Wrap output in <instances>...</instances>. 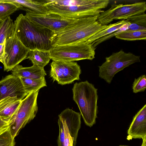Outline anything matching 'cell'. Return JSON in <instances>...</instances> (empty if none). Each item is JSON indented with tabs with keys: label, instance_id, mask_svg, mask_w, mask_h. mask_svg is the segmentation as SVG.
I'll return each mask as SVG.
<instances>
[{
	"label": "cell",
	"instance_id": "obj_1",
	"mask_svg": "<svg viewBox=\"0 0 146 146\" xmlns=\"http://www.w3.org/2000/svg\"><path fill=\"white\" fill-rule=\"evenodd\" d=\"M15 31L23 44L30 50L49 52L55 33L31 21L23 14L14 21Z\"/></svg>",
	"mask_w": 146,
	"mask_h": 146
},
{
	"label": "cell",
	"instance_id": "obj_2",
	"mask_svg": "<svg viewBox=\"0 0 146 146\" xmlns=\"http://www.w3.org/2000/svg\"><path fill=\"white\" fill-rule=\"evenodd\" d=\"M109 2V0H46L45 5L48 12L77 19L100 14Z\"/></svg>",
	"mask_w": 146,
	"mask_h": 146
},
{
	"label": "cell",
	"instance_id": "obj_3",
	"mask_svg": "<svg viewBox=\"0 0 146 146\" xmlns=\"http://www.w3.org/2000/svg\"><path fill=\"white\" fill-rule=\"evenodd\" d=\"M99 15L76 19L62 30L55 33L52 46L85 41L104 29L108 25H102L97 21Z\"/></svg>",
	"mask_w": 146,
	"mask_h": 146
},
{
	"label": "cell",
	"instance_id": "obj_4",
	"mask_svg": "<svg viewBox=\"0 0 146 146\" xmlns=\"http://www.w3.org/2000/svg\"><path fill=\"white\" fill-rule=\"evenodd\" d=\"M73 100L77 105L85 124L91 127L98 112V89L87 80L76 82L72 88Z\"/></svg>",
	"mask_w": 146,
	"mask_h": 146
},
{
	"label": "cell",
	"instance_id": "obj_5",
	"mask_svg": "<svg viewBox=\"0 0 146 146\" xmlns=\"http://www.w3.org/2000/svg\"><path fill=\"white\" fill-rule=\"evenodd\" d=\"M95 49L85 41L53 47L49 51L50 59L67 62H74L95 58Z\"/></svg>",
	"mask_w": 146,
	"mask_h": 146
},
{
	"label": "cell",
	"instance_id": "obj_6",
	"mask_svg": "<svg viewBox=\"0 0 146 146\" xmlns=\"http://www.w3.org/2000/svg\"><path fill=\"white\" fill-rule=\"evenodd\" d=\"M106 60L98 66L99 77L110 84L113 77L117 72L134 63L140 62V56L122 50L105 58Z\"/></svg>",
	"mask_w": 146,
	"mask_h": 146
},
{
	"label": "cell",
	"instance_id": "obj_7",
	"mask_svg": "<svg viewBox=\"0 0 146 146\" xmlns=\"http://www.w3.org/2000/svg\"><path fill=\"white\" fill-rule=\"evenodd\" d=\"M39 91L29 93L22 100L16 114L8 123L9 129L14 138L35 117L38 111L37 100Z\"/></svg>",
	"mask_w": 146,
	"mask_h": 146
},
{
	"label": "cell",
	"instance_id": "obj_8",
	"mask_svg": "<svg viewBox=\"0 0 146 146\" xmlns=\"http://www.w3.org/2000/svg\"><path fill=\"white\" fill-rule=\"evenodd\" d=\"M146 10L145 1L130 4H111L109 9L100 14L97 21L102 25H108L114 20H126L132 16L145 13Z\"/></svg>",
	"mask_w": 146,
	"mask_h": 146
},
{
	"label": "cell",
	"instance_id": "obj_9",
	"mask_svg": "<svg viewBox=\"0 0 146 146\" xmlns=\"http://www.w3.org/2000/svg\"><path fill=\"white\" fill-rule=\"evenodd\" d=\"M30 50L19 40L14 30L6 39L3 63L4 71H11L26 59Z\"/></svg>",
	"mask_w": 146,
	"mask_h": 146
},
{
	"label": "cell",
	"instance_id": "obj_10",
	"mask_svg": "<svg viewBox=\"0 0 146 146\" xmlns=\"http://www.w3.org/2000/svg\"><path fill=\"white\" fill-rule=\"evenodd\" d=\"M50 66V76L58 84H69L80 79L81 70L76 62L54 60Z\"/></svg>",
	"mask_w": 146,
	"mask_h": 146
},
{
	"label": "cell",
	"instance_id": "obj_11",
	"mask_svg": "<svg viewBox=\"0 0 146 146\" xmlns=\"http://www.w3.org/2000/svg\"><path fill=\"white\" fill-rule=\"evenodd\" d=\"M25 16L33 22L55 33L62 30L76 20L67 18L57 14L49 12L38 14L27 12Z\"/></svg>",
	"mask_w": 146,
	"mask_h": 146
},
{
	"label": "cell",
	"instance_id": "obj_12",
	"mask_svg": "<svg viewBox=\"0 0 146 146\" xmlns=\"http://www.w3.org/2000/svg\"><path fill=\"white\" fill-rule=\"evenodd\" d=\"M28 94L19 77L12 74L0 81V100L7 97H15L22 100Z\"/></svg>",
	"mask_w": 146,
	"mask_h": 146
},
{
	"label": "cell",
	"instance_id": "obj_13",
	"mask_svg": "<svg viewBox=\"0 0 146 146\" xmlns=\"http://www.w3.org/2000/svg\"><path fill=\"white\" fill-rule=\"evenodd\" d=\"M127 140L146 138V104L133 117L127 131Z\"/></svg>",
	"mask_w": 146,
	"mask_h": 146
},
{
	"label": "cell",
	"instance_id": "obj_14",
	"mask_svg": "<svg viewBox=\"0 0 146 146\" xmlns=\"http://www.w3.org/2000/svg\"><path fill=\"white\" fill-rule=\"evenodd\" d=\"M58 117V119L66 124L73 138V146H76L78 133L81 125V114L68 108L63 110Z\"/></svg>",
	"mask_w": 146,
	"mask_h": 146
},
{
	"label": "cell",
	"instance_id": "obj_15",
	"mask_svg": "<svg viewBox=\"0 0 146 146\" xmlns=\"http://www.w3.org/2000/svg\"><path fill=\"white\" fill-rule=\"evenodd\" d=\"M22 100L17 97L9 96L0 100V117L8 123L17 113Z\"/></svg>",
	"mask_w": 146,
	"mask_h": 146
},
{
	"label": "cell",
	"instance_id": "obj_16",
	"mask_svg": "<svg viewBox=\"0 0 146 146\" xmlns=\"http://www.w3.org/2000/svg\"><path fill=\"white\" fill-rule=\"evenodd\" d=\"M11 71L13 75L19 77L31 79L44 78L46 75L44 68L34 65L29 67H24L19 64Z\"/></svg>",
	"mask_w": 146,
	"mask_h": 146
},
{
	"label": "cell",
	"instance_id": "obj_17",
	"mask_svg": "<svg viewBox=\"0 0 146 146\" xmlns=\"http://www.w3.org/2000/svg\"><path fill=\"white\" fill-rule=\"evenodd\" d=\"M21 5L22 9L31 13L38 14H43L48 13L45 5L46 0H7Z\"/></svg>",
	"mask_w": 146,
	"mask_h": 146
},
{
	"label": "cell",
	"instance_id": "obj_18",
	"mask_svg": "<svg viewBox=\"0 0 146 146\" xmlns=\"http://www.w3.org/2000/svg\"><path fill=\"white\" fill-rule=\"evenodd\" d=\"M27 58L29 59L33 65L43 68L48 64L50 59L49 52L38 50H30Z\"/></svg>",
	"mask_w": 146,
	"mask_h": 146
},
{
	"label": "cell",
	"instance_id": "obj_19",
	"mask_svg": "<svg viewBox=\"0 0 146 146\" xmlns=\"http://www.w3.org/2000/svg\"><path fill=\"white\" fill-rule=\"evenodd\" d=\"M126 20L130 24L124 32L146 30V15L145 13L134 15Z\"/></svg>",
	"mask_w": 146,
	"mask_h": 146
},
{
	"label": "cell",
	"instance_id": "obj_20",
	"mask_svg": "<svg viewBox=\"0 0 146 146\" xmlns=\"http://www.w3.org/2000/svg\"><path fill=\"white\" fill-rule=\"evenodd\" d=\"M20 78L25 89L28 94L39 91L41 88L47 86L45 78L34 79Z\"/></svg>",
	"mask_w": 146,
	"mask_h": 146
},
{
	"label": "cell",
	"instance_id": "obj_21",
	"mask_svg": "<svg viewBox=\"0 0 146 146\" xmlns=\"http://www.w3.org/2000/svg\"><path fill=\"white\" fill-rule=\"evenodd\" d=\"M22 6L7 0H0V23L15 11L22 8Z\"/></svg>",
	"mask_w": 146,
	"mask_h": 146
},
{
	"label": "cell",
	"instance_id": "obj_22",
	"mask_svg": "<svg viewBox=\"0 0 146 146\" xmlns=\"http://www.w3.org/2000/svg\"><path fill=\"white\" fill-rule=\"evenodd\" d=\"M127 22L126 20H123L108 25L106 28L92 36L85 42L90 44L95 40L117 31Z\"/></svg>",
	"mask_w": 146,
	"mask_h": 146
},
{
	"label": "cell",
	"instance_id": "obj_23",
	"mask_svg": "<svg viewBox=\"0 0 146 146\" xmlns=\"http://www.w3.org/2000/svg\"><path fill=\"white\" fill-rule=\"evenodd\" d=\"M15 30L14 24L9 16L0 23V44L3 43Z\"/></svg>",
	"mask_w": 146,
	"mask_h": 146
},
{
	"label": "cell",
	"instance_id": "obj_24",
	"mask_svg": "<svg viewBox=\"0 0 146 146\" xmlns=\"http://www.w3.org/2000/svg\"><path fill=\"white\" fill-rule=\"evenodd\" d=\"M116 38L128 41L146 40V30L126 31L115 36Z\"/></svg>",
	"mask_w": 146,
	"mask_h": 146
},
{
	"label": "cell",
	"instance_id": "obj_25",
	"mask_svg": "<svg viewBox=\"0 0 146 146\" xmlns=\"http://www.w3.org/2000/svg\"><path fill=\"white\" fill-rule=\"evenodd\" d=\"M130 24V23L127 21V23L124 24L117 31L95 40L90 44L95 49L96 47L99 44L110 39L114 36H115L116 35L125 31L128 28Z\"/></svg>",
	"mask_w": 146,
	"mask_h": 146
},
{
	"label": "cell",
	"instance_id": "obj_26",
	"mask_svg": "<svg viewBox=\"0 0 146 146\" xmlns=\"http://www.w3.org/2000/svg\"><path fill=\"white\" fill-rule=\"evenodd\" d=\"M133 92L137 93L144 92L146 88V76L142 75L135 78L132 86Z\"/></svg>",
	"mask_w": 146,
	"mask_h": 146
},
{
	"label": "cell",
	"instance_id": "obj_27",
	"mask_svg": "<svg viewBox=\"0 0 146 146\" xmlns=\"http://www.w3.org/2000/svg\"><path fill=\"white\" fill-rule=\"evenodd\" d=\"M14 138L9 129L0 134V146H14Z\"/></svg>",
	"mask_w": 146,
	"mask_h": 146
},
{
	"label": "cell",
	"instance_id": "obj_28",
	"mask_svg": "<svg viewBox=\"0 0 146 146\" xmlns=\"http://www.w3.org/2000/svg\"><path fill=\"white\" fill-rule=\"evenodd\" d=\"M58 119L62 122L64 126V146H73V138L70 135L67 127L64 122Z\"/></svg>",
	"mask_w": 146,
	"mask_h": 146
},
{
	"label": "cell",
	"instance_id": "obj_29",
	"mask_svg": "<svg viewBox=\"0 0 146 146\" xmlns=\"http://www.w3.org/2000/svg\"><path fill=\"white\" fill-rule=\"evenodd\" d=\"M58 125L59 127V134L57 139L58 146H64V129L62 122L58 119Z\"/></svg>",
	"mask_w": 146,
	"mask_h": 146
},
{
	"label": "cell",
	"instance_id": "obj_30",
	"mask_svg": "<svg viewBox=\"0 0 146 146\" xmlns=\"http://www.w3.org/2000/svg\"><path fill=\"white\" fill-rule=\"evenodd\" d=\"M9 129L8 123L0 117V134Z\"/></svg>",
	"mask_w": 146,
	"mask_h": 146
},
{
	"label": "cell",
	"instance_id": "obj_31",
	"mask_svg": "<svg viewBox=\"0 0 146 146\" xmlns=\"http://www.w3.org/2000/svg\"><path fill=\"white\" fill-rule=\"evenodd\" d=\"M5 40L3 43L0 44V62L2 63L3 62Z\"/></svg>",
	"mask_w": 146,
	"mask_h": 146
},
{
	"label": "cell",
	"instance_id": "obj_32",
	"mask_svg": "<svg viewBox=\"0 0 146 146\" xmlns=\"http://www.w3.org/2000/svg\"><path fill=\"white\" fill-rule=\"evenodd\" d=\"M143 140V142L141 146H146V138Z\"/></svg>",
	"mask_w": 146,
	"mask_h": 146
},
{
	"label": "cell",
	"instance_id": "obj_33",
	"mask_svg": "<svg viewBox=\"0 0 146 146\" xmlns=\"http://www.w3.org/2000/svg\"><path fill=\"white\" fill-rule=\"evenodd\" d=\"M118 146H129L127 145H120Z\"/></svg>",
	"mask_w": 146,
	"mask_h": 146
}]
</instances>
